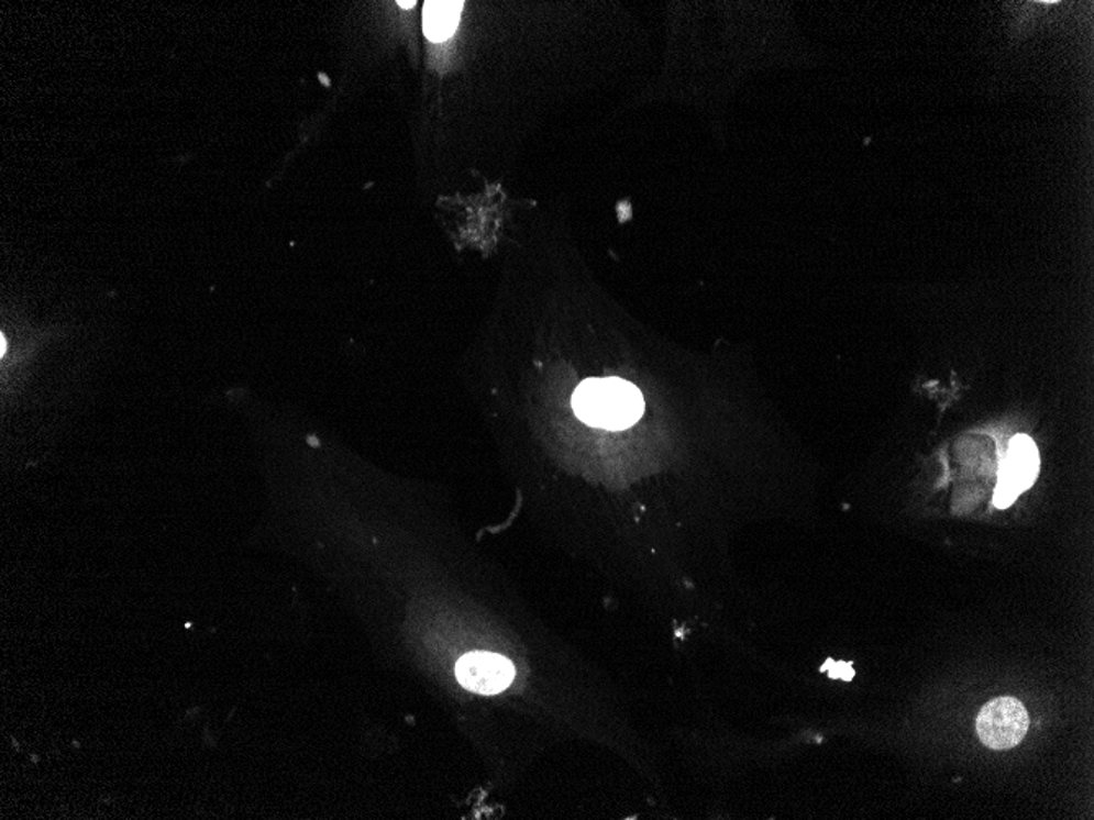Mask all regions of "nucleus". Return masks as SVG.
Here are the masks:
<instances>
[{
    "label": "nucleus",
    "mask_w": 1094,
    "mask_h": 820,
    "mask_svg": "<svg viewBox=\"0 0 1094 820\" xmlns=\"http://www.w3.org/2000/svg\"><path fill=\"white\" fill-rule=\"evenodd\" d=\"M572 407L588 426L621 431L642 417L644 398L636 385L623 378H588L575 390Z\"/></svg>",
    "instance_id": "1"
},
{
    "label": "nucleus",
    "mask_w": 1094,
    "mask_h": 820,
    "mask_svg": "<svg viewBox=\"0 0 1094 820\" xmlns=\"http://www.w3.org/2000/svg\"><path fill=\"white\" fill-rule=\"evenodd\" d=\"M1029 731V714L1015 698H996L986 702L976 719L980 741L992 750L1015 749Z\"/></svg>",
    "instance_id": "2"
},
{
    "label": "nucleus",
    "mask_w": 1094,
    "mask_h": 820,
    "mask_svg": "<svg viewBox=\"0 0 1094 820\" xmlns=\"http://www.w3.org/2000/svg\"><path fill=\"white\" fill-rule=\"evenodd\" d=\"M456 676L464 688L478 695H497L511 685L515 667L508 658L490 652H471L456 665Z\"/></svg>",
    "instance_id": "3"
},
{
    "label": "nucleus",
    "mask_w": 1094,
    "mask_h": 820,
    "mask_svg": "<svg viewBox=\"0 0 1094 820\" xmlns=\"http://www.w3.org/2000/svg\"><path fill=\"white\" fill-rule=\"evenodd\" d=\"M1039 451L1029 436H1016L1009 444L1008 455L999 470V481L1015 488L1017 494L1030 487L1039 475Z\"/></svg>",
    "instance_id": "4"
},
{
    "label": "nucleus",
    "mask_w": 1094,
    "mask_h": 820,
    "mask_svg": "<svg viewBox=\"0 0 1094 820\" xmlns=\"http://www.w3.org/2000/svg\"><path fill=\"white\" fill-rule=\"evenodd\" d=\"M464 2L454 0H431L423 7V32L431 42L450 40L460 25Z\"/></svg>",
    "instance_id": "5"
},
{
    "label": "nucleus",
    "mask_w": 1094,
    "mask_h": 820,
    "mask_svg": "<svg viewBox=\"0 0 1094 820\" xmlns=\"http://www.w3.org/2000/svg\"><path fill=\"white\" fill-rule=\"evenodd\" d=\"M1017 497H1019V494H1017L1015 488H1012L1009 487V485L1002 484V481H998V487H996L995 497H993V503H995L996 508H1002L1003 510V508L1012 507V505L1015 503Z\"/></svg>",
    "instance_id": "6"
},
{
    "label": "nucleus",
    "mask_w": 1094,
    "mask_h": 820,
    "mask_svg": "<svg viewBox=\"0 0 1094 820\" xmlns=\"http://www.w3.org/2000/svg\"><path fill=\"white\" fill-rule=\"evenodd\" d=\"M822 671H829V676H831V678H854V671H852L851 665L844 664V662H838V664H835V662L829 661L828 664L822 667Z\"/></svg>",
    "instance_id": "7"
},
{
    "label": "nucleus",
    "mask_w": 1094,
    "mask_h": 820,
    "mask_svg": "<svg viewBox=\"0 0 1094 820\" xmlns=\"http://www.w3.org/2000/svg\"><path fill=\"white\" fill-rule=\"evenodd\" d=\"M398 5L405 7V9H410V7L415 5V2H398Z\"/></svg>",
    "instance_id": "8"
}]
</instances>
